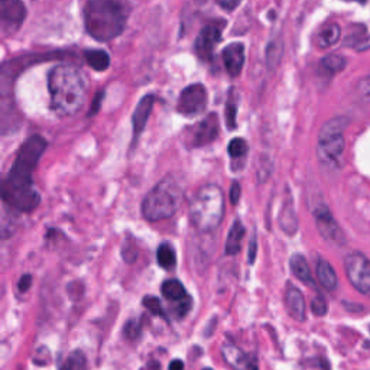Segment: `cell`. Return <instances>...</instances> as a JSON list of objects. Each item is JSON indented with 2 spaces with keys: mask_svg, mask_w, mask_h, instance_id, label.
<instances>
[{
  "mask_svg": "<svg viewBox=\"0 0 370 370\" xmlns=\"http://www.w3.org/2000/svg\"><path fill=\"white\" fill-rule=\"evenodd\" d=\"M326 370H329V369H326Z\"/></svg>",
  "mask_w": 370,
  "mask_h": 370,
  "instance_id": "41",
  "label": "cell"
},
{
  "mask_svg": "<svg viewBox=\"0 0 370 370\" xmlns=\"http://www.w3.org/2000/svg\"><path fill=\"white\" fill-rule=\"evenodd\" d=\"M314 217L319 234H322L327 242L338 246L346 243V237H344L343 230L337 225V221L334 220L331 211L324 204H319L314 210Z\"/></svg>",
  "mask_w": 370,
  "mask_h": 370,
  "instance_id": "10",
  "label": "cell"
},
{
  "mask_svg": "<svg viewBox=\"0 0 370 370\" xmlns=\"http://www.w3.org/2000/svg\"><path fill=\"white\" fill-rule=\"evenodd\" d=\"M45 150L46 140L39 135L31 136L20 146L2 188L4 201L12 209L31 213L39 206L41 195L32 184V174Z\"/></svg>",
  "mask_w": 370,
  "mask_h": 370,
  "instance_id": "1",
  "label": "cell"
},
{
  "mask_svg": "<svg viewBox=\"0 0 370 370\" xmlns=\"http://www.w3.org/2000/svg\"><path fill=\"white\" fill-rule=\"evenodd\" d=\"M221 356L223 360L234 370H258L256 357L244 353L233 343H225L221 346Z\"/></svg>",
  "mask_w": 370,
  "mask_h": 370,
  "instance_id": "13",
  "label": "cell"
},
{
  "mask_svg": "<svg viewBox=\"0 0 370 370\" xmlns=\"http://www.w3.org/2000/svg\"><path fill=\"white\" fill-rule=\"evenodd\" d=\"M236 117H237V102H236V94H234V90H230L229 100H227V105H226V123H227V128H229L230 131L236 129V126H237Z\"/></svg>",
  "mask_w": 370,
  "mask_h": 370,
  "instance_id": "28",
  "label": "cell"
},
{
  "mask_svg": "<svg viewBox=\"0 0 370 370\" xmlns=\"http://www.w3.org/2000/svg\"><path fill=\"white\" fill-rule=\"evenodd\" d=\"M157 259H158V263L161 267L164 269H172L176 267L177 265V255H176V249L172 248V246L169 243H162L159 248H158V252H157Z\"/></svg>",
  "mask_w": 370,
  "mask_h": 370,
  "instance_id": "24",
  "label": "cell"
},
{
  "mask_svg": "<svg viewBox=\"0 0 370 370\" xmlns=\"http://www.w3.org/2000/svg\"><path fill=\"white\" fill-rule=\"evenodd\" d=\"M225 216V195L220 187L204 185L194 195L190 204L192 226L203 233L217 229Z\"/></svg>",
  "mask_w": 370,
  "mask_h": 370,
  "instance_id": "5",
  "label": "cell"
},
{
  "mask_svg": "<svg viewBox=\"0 0 370 370\" xmlns=\"http://www.w3.org/2000/svg\"><path fill=\"white\" fill-rule=\"evenodd\" d=\"M356 48H357V51H364V49H369L370 48V35L366 37Z\"/></svg>",
  "mask_w": 370,
  "mask_h": 370,
  "instance_id": "37",
  "label": "cell"
},
{
  "mask_svg": "<svg viewBox=\"0 0 370 370\" xmlns=\"http://www.w3.org/2000/svg\"><path fill=\"white\" fill-rule=\"evenodd\" d=\"M346 2H359V4H364L366 0H346Z\"/></svg>",
  "mask_w": 370,
  "mask_h": 370,
  "instance_id": "39",
  "label": "cell"
},
{
  "mask_svg": "<svg viewBox=\"0 0 370 370\" xmlns=\"http://www.w3.org/2000/svg\"><path fill=\"white\" fill-rule=\"evenodd\" d=\"M350 284L362 293L370 295V260L362 253H350L344 259Z\"/></svg>",
  "mask_w": 370,
  "mask_h": 370,
  "instance_id": "7",
  "label": "cell"
},
{
  "mask_svg": "<svg viewBox=\"0 0 370 370\" xmlns=\"http://www.w3.org/2000/svg\"><path fill=\"white\" fill-rule=\"evenodd\" d=\"M2 27L8 34H15L27 18V9L22 0H2Z\"/></svg>",
  "mask_w": 370,
  "mask_h": 370,
  "instance_id": "12",
  "label": "cell"
},
{
  "mask_svg": "<svg viewBox=\"0 0 370 370\" xmlns=\"http://www.w3.org/2000/svg\"><path fill=\"white\" fill-rule=\"evenodd\" d=\"M31 284H32V277H31V275H23V277L19 279L18 288H19L20 292H27V291L31 288Z\"/></svg>",
  "mask_w": 370,
  "mask_h": 370,
  "instance_id": "35",
  "label": "cell"
},
{
  "mask_svg": "<svg viewBox=\"0 0 370 370\" xmlns=\"http://www.w3.org/2000/svg\"><path fill=\"white\" fill-rule=\"evenodd\" d=\"M83 19L91 38L98 42H109L125 31L128 15L119 0H87Z\"/></svg>",
  "mask_w": 370,
  "mask_h": 370,
  "instance_id": "3",
  "label": "cell"
},
{
  "mask_svg": "<svg viewBox=\"0 0 370 370\" xmlns=\"http://www.w3.org/2000/svg\"><path fill=\"white\" fill-rule=\"evenodd\" d=\"M169 370H184V363L181 360H172L169 364Z\"/></svg>",
  "mask_w": 370,
  "mask_h": 370,
  "instance_id": "38",
  "label": "cell"
},
{
  "mask_svg": "<svg viewBox=\"0 0 370 370\" xmlns=\"http://www.w3.org/2000/svg\"><path fill=\"white\" fill-rule=\"evenodd\" d=\"M285 303H286V308H288L289 315L295 319H298V322H304L305 319V301H304L303 292L298 288H295L293 285L286 286Z\"/></svg>",
  "mask_w": 370,
  "mask_h": 370,
  "instance_id": "16",
  "label": "cell"
},
{
  "mask_svg": "<svg viewBox=\"0 0 370 370\" xmlns=\"http://www.w3.org/2000/svg\"><path fill=\"white\" fill-rule=\"evenodd\" d=\"M60 370H87V359L84 353L80 350L70 353V356L61 364Z\"/></svg>",
  "mask_w": 370,
  "mask_h": 370,
  "instance_id": "26",
  "label": "cell"
},
{
  "mask_svg": "<svg viewBox=\"0 0 370 370\" xmlns=\"http://www.w3.org/2000/svg\"><path fill=\"white\" fill-rule=\"evenodd\" d=\"M255 258H256V236H252L249 244V262L253 263Z\"/></svg>",
  "mask_w": 370,
  "mask_h": 370,
  "instance_id": "36",
  "label": "cell"
},
{
  "mask_svg": "<svg viewBox=\"0 0 370 370\" xmlns=\"http://www.w3.org/2000/svg\"><path fill=\"white\" fill-rule=\"evenodd\" d=\"M51 110L60 117L77 114L84 106L87 84L84 74L72 65H57L48 74Z\"/></svg>",
  "mask_w": 370,
  "mask_h": 370,
  "instance_id": "2",
  "label": "cell"
},
{
  "mask_svg": "<svg viewBox=\"0 0 370 370\" xmlns=\"http://www.w3.org/2000/svg\"><path fill=\"white\" fill-rule=\"evenodd\" d=\"M157 97L154 94H146L140 98V102L136 106V110L133 113L132 117V123H133V145L136 143L138 138L140 136V133L143 132L147 119L151 116V112L154 109Z\"/></svg>",
  "mask_w": 370,
  "mask_h": 370,
  "instance_id": "14",
  "label": "cell"
},
{
  "mask_svg": "<svg viewBox=\"0 0 370 370\" xmlns=\"http://www.w3.org/2000/svg\"><path fill=\"white\" fill-rule=\"evenodd\" d=\"M311 310L317 317H323L327 314V301L322 293H317L312 303H311Z\"/></svg>",
  "mask_w": 370,
  "mask_h": 370,
  "instance_id": "29",
  "label": "cell"
},
{
  "mask_svg": "<svg viewBox=\"0 0 370 370\" xmlns=\"http://www.w3.org/2000/svg\"><path fill=\"white\" fill-rule=\"evenodd\" d=\"M240 194H242V190H240V185L237 181H234L230 187V201L233 204H237L239 200H240Z\"/></svg>",
  "mask_w": 370,
  "mask_h": 370,
  "instance_id": "34",
  "label": "cell"
},
{
  "mask_svg": "<svg viewBox=\"0 0 370 370\" xmlns=\"http://www.w3.org/2000/svg\"><path fill=\"white\" fill-rule=\"evenodd\" d=\"M240 2L242 0H217V5L227 12H233L240 5Z\"/></svg>",
  "mask_w": 370,
  "mask_h": 370,
  "instance_id": "32",
  "label": "cell"
},
{
  "mask_svg": "<svg viewBox=\"0 0 370 370\" xmlns=\"http://www.w3.org/2000/svg\"><path fill=\"white\" fill-rule=\"evenodd\" d=\"M341 35L340 27L337 23H329L317 35V44L319 48H329L338 42Z\"/></svg>",
  "mask_w": 370,
  "mask_h": 370,
  "instance_id": "22",
  "label": "cell"
},
{
  "mask_svg": "<svg viewBox=\"0 0 370 370\" xmlns=\"http://www.w3.org/2000/svg\"><path fill=\"white\" fill-rule=\"evenodd\" d=\"M84 58L87 64L95 71H106L110 65V57L102 49H88L84 51Z\"/></svg>",
  "mask_w": 370,
  "mask_h": 370,
  "instance_id": "23",
  "label": "cell"
},
{
  "mask_svg": "<svg viewBox=\"0 0 370 370\" xmlns=\"http://www.w3.org/2000/svg\"><path fill=\"white\" fill-rule=\"evenodd\" d=\"M279 225L282 227V230L292 236L295 232L298 229V221H297V216H295V210L292 206V201H286L281 210V216H279Z\"/></svg>",
  "mask_w": 370,
  "mask_h": 370,
  "instance_id": "20",
  "label": "cell"
},
{
  "mask_svg": "<svg viewBox=\"0 0 370 370\" xmlns=\"http://www.w3.org/2000/svg\"><path fill=\"white\" fill-rule=\"evenodd\" d=\"M344 67H346V60L336 54L327 55L322 61V64H319V68H322L326 74H329V76H334V74L343 71Z\"/></svg>",
  "mask_w": 370,
  "mask_h": 370,
  "instance_id": "25",
  "label": "cell"
},
{
  "mask_svg": "<svg viewBox=\"0 0 370 370\" xmlns=\"http://www.w3.org/2000/svg\"><path fill=\"white\" fill-rule=\"evenodd\" d=\"M140 334V322L139 319H131L125 326V336L131 340H135Z\"/></svg>",
  "mask_w": 370,
  "mask_h": 370,
  "instance_id": "31",
  "label": "cell"
},
{
  "mask_svg": "<svg viewBox=\"0 0 370 370\" xmlns=\"http://www.w3.org/2000/svg\"><path fill=\"white\" fill-rule=\"evenodd\" d=\"M226 27L225 20H217L213 23L206 25L195 39V54L199 55L201 61H210L213 58L214 49L217 44L221 41V35H223Z\"/></svg>",
  "mask_w": 370,
  "mask_h": 370,
  "instance_id": "8",
  "label": "cell"
},
{
  "mask_svg": "<svg viewBox=\"0 0 370 370\" xmlns=\"http://www.w3.org/2000/svg\"><path fill=\"white\" fill-rule=\"evenodd\" d=\"M207 90L203 84H191L181 91L177 110L183 116H197L206 110Z\"/></svg>",
  "mask_w": 370,
  "mask_h": 370,
  "instance_id": "9",
  "label": "cell"
},
{
  "mask_svg": "<svg viewBox=\"0 0 370 370\" xmlns=\"http://www.w3.org/2000/svg\"><path fill=\"white\" fill-rule=\"evenodd\" d=\"M359 90H360V94H362V97L364 98V100L370 102V76H367L366 79H363L360 81Z\"/></svg>",
  "mask_w": 370,
  "mask_h": 370,
  "instance_id": "33",
  "label": "cell"
},
{
  "mask_svg": "<svg viewBox=\"0 0 370 370\" xmlns=\"http://www.w3.org/2000/svg\"><path fill=\"white\" fill-rule=\"evenodd\" d=\"M204 370H211V369H204Z\"/></svg>",
  "mask_w": 370,
  "mask_h": 370,
  "instance_id": "40",
  "label": "cell"
},
{
  "mask_svg": "<svg viewBox=\"0 0 370 370\" xmlns=\"http://www.w3.org/2000/svg\"><path fill=\"white\" fill-rule=\"evenodd\" d=\"M183 201V185L176 177L168 176L146 194L142 203V214L147 221L157 223V221L174 216L180 210Z\"/></svg>",
  "mask_w": 370,
  "mask_h": 370,
  "instance_id": "4",
  "label": "cell"
},
{
  "mask_svg": "<svg viewBox=\"0 0 370 370\" xmlns=\"http://www.w3.org/2000/svg\"><path fill=\"white\" fill-rule=\"evenodd\" d=\"M227 151H229L230 158H233V159H242V158H244L246 155H248L249 146H248V142H246L244 139L236 138V139H233L229 143Z\"/></svg>",
  "mask_w": 370,
  "mask_h": 370,
  "instance_id": "27",
  "label": "cell"
},
{
  "mask_svg": "<svg viewBox=\"0 0 370 370\" xmlns=\"http://www.w3.org/2000/svg\"><path fill=\"white\" fill-rule=\"evenodd\" d=\"M143 305L150 310L152 314L155 315H162L164 317V311L161 307V301L157 297H151V295H147V297L143 298Z\"/></svg>",
  "mask_w": 370,
  "mask_h": 370,
  "instance_id": "30",
  "label": "cell"
},
{
  "mask_svg": "<svg viewBox=\"0 0 370 370\" xmlns=\"http://www.w3.org/2000/svg\"><path fill=\"white\" fill-rule=\"evenodd\" d=\"M289 266H291V270H292V274L295 275V278L300 279L305 285L314 286L311 269H310V266H308V263L303 255H300V253L292 255L289 259Z\"/></svg>",
  "mask_w": 370,
  "mask_h": 370,
  "instance_id": "17",
  "label": "cell"
},
{
  "mask_svg": "<svg viewBox=\"0 0 370 370\" xmlns=\"http://www.w3.org/2000/svg\"><path fill=\"white\" fill-rule=\"evenodd\" d=\"M221 57H223L227 72L232 77H237L244 65V45L240 42L227 45L221 53Z\"/></svg>",
  "mask_w": 370,
  "mask_h": 370,
  "instance_id": "15",
  "label": "cell"
},
{
  "mask_svg": "<svg viewBox=\"0 0 370 370\" xmlns=\"http://www.w3.org/2000/svg\"><path fill=\"white\" fill-rule=\"evenodd\" d=\"M243 236H244V227L239 220H236L226 240V255H237L240 252Z\"/></svg>",
  "mask_w": 370,
  "mask_h": 370,
  "instance_id": "21",
  "label": "cell"
},
{
  "mask_svg": "<svg viewBox=\"0 0 370 370\" xmlns=\"http://www.w3.org/2000/svg\"><path fill=\"white\" fill-rule=\"evenodd\" d=\"M317 277L319 284H322L327 291H334L337 288V274L334 267L324 259H319L317 263Z\"/></svg>",
  "mask_w": 370,
  "mask_h": 370,
  "instance_id": "18",
  "label": "cell"
},
{
  "mask_svg": "<svg viewBox=\"0 0 370 370\" xmlns=\"http://www.w3.org/2000/svg\"><path fill=\"white\" fill-rule=\"evenodd\" d=\"M220 132V123L216 113L209 114L206 119H203L200 123L191 129L190 136V145L192 147H201L211 142H214Z\"/></svg>",
  "mask_w": 370,
  "mask_h": 370,
  "instance_id": "11",
  "label": "cell"
},
{
  "mask_svg": "<svg viewBox=\"0 0 370 370\" xmlns=\"http://www.w3.org/2000/svg\"><path fill=\"white\" fill-rule=\"evenodd\" d=\"M349 120L346 117H334L324 123L318 135V158L327 165L338 164L344 152V129L348 128Z\"/></svg>",
  "mask_w": 370,
  "mask_h": 370,
  "instance_id": "6",
  "label": "cell"
},
{
  "mask_svg": "<svg viewBox=\"0 0 370 370\" xmlns=\"http://www.w3.org/2000/svg\"><path fill=\"white\" fill-rule=\"evenodd\" d=\"M161 292L164 297L171 301V303H180L184 298L188 297V293L185 291V288L183 286V284L177 279H168L162 284L161 286Z\"/></svg>",
  "mask_w": 370,
  "mask_h": 370,
  "instance_id": "19",
  "label": "cell"
}]
</instances>
